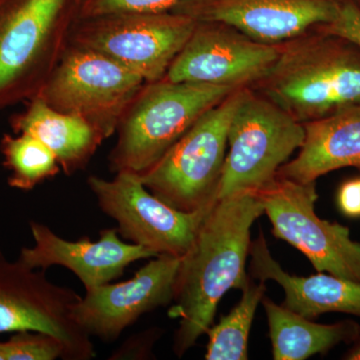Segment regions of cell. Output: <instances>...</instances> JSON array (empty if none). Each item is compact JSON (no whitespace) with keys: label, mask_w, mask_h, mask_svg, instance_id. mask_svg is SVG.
Segmentation results:
<instances>
[{"label":"cell","mask_w":360,"mask_h":360,"mask_svg":"<svg viewBox=\"0 0 360 360\" xmlns=\"http://www.w3.org/2000/svg\"><path fill=\"white\" fill-rule=\"evenodd\" d=\"M278 52L279 44L257 41L233 26L198 21L165 78L231 89L251 87L269 72Z\"/></svg>","instance_id":"12"},{"label":"cell","mask_w":360,"mask_h":360,"mask_svg":"<svg viewBox=\"0 0 360 360\" xmlns=\"http://www.w3.org/2000/svg\"><path fill=\"white\" fill-rule=\"evenodd\" d=\"M277 238L302 251L317 272L360 283V243L347 226L315 213L316 184L276 176L257 193Z\"/></svg>","instance_id":"9"},{"label":"cell","mask_w":360,"mask_h":360,"mask_svg":"<svg viewBox=\"0 0 360 360\" xmlns=\"http://www.w3.org/2000/svg\"><path fill=\"white\" fill-rule=\"evenodd\" d=\"M262 303L269 321L274 359H307L314 354H326L340 343L352 342L360 338L356 322L319 324L283 305L279 307L265 296Z\"/></svg>","instance_id":"19"},{"label":"cell","mask_w":360,"mask_h":360,"mask_svg":"<svg viewBox=\"0 0 360 360\" xmlns=\"http://www.w3.org/2000/svg\"><path fill=\"white\" fill-rule=\"evenodd\" d=\"M75 20V0H0V110L37 96Z\"/></svg>","instance_id":"3"},{"label":"cell","mask_w":360,"mask_h":360,"mask_svg":"<svg viewBox=\"0 0 360 360\" xmlns=\"http://www.w3.org/2000/svg\"><path fill=\"white\" fill-rule=\"evenodd\" d=\"M87 184L103 212L115 220L118 233L158 257H184L215 205L181 212L151 193L134 172H117L110 180L91 175Z\"/></svg>","instance_id":"10"},{"label":"cell","mask_w":360,"mask_h":360,"mask_svg":"<svg viewBox=\"0 0 360 360\" xmlns=\"http://www.w3.org/2000/svg\"><path fill=\"white\" fill-rule=\"evenodd\" d=\"M264 281L250 279L238 304L207 330L206 360L248 359V338L258 304L265 292Z\"/></svg>","instance_id":"20"},{"label":"cell","mask_w":360,"mask_h":360,"mask_svg":"<svg viewBox=\"0 0 360 360\" xmlns=\"http://www.w3.org/2000/svg\"><path fill=\"white\" fill-rule=\"evenodd\" d=\"M340 0H182L172 13L233 26L250 39L281 44L330 22Z\"/></svg>","instance_id":"14"},{"label":"cell","mask_w":360,"mask_h":360,"mask_svg":"<svg viewBox=\"0 0 360 360\" xmlns=\"http://www.w3.org/2000/svg\"><path fill=\"white\" fill-rule=\"evenodd\" d=\"M236 89L170 82L165 77L146 82L116 129L117 141L108 156L111 172H146L203 113Z\"/></svg>","instance_id":"4"},{"label":"cell","mask_w":360,"mask_h":360,"mask_svg":"<svg viewBox=\"0 0 360 360\" xmlns=\"http://www.w3.org/2000/svg\"><path fill=\"white\" fill-rule=\"evenodd\" d=\"M250 276L274 281L283 288V307L312 319L326 312L360 317V283L319 272L307 277L291 276L272 257L264 234L250 243Z\"/></svg>","instance_id":"16"},{"label":"cell","mask_w":360,"mask_h":360,"mask_svg":"<svg viewBox=\"0 0 360 360\" xmlns=\"http://www.w3.org/2000/svg\"><path fill=\"white\" fill-rule=\"evenodd\" d=\"M144 84L139 75L103 54L68 44L37 96L56 110L84 118L105 141L116 134Z\"/></svg>","instance_id":"8"},{"label":"cell","mask_w":360,"mask_h":360,"mask_svg":"<svg viewBox=\"0 0 360 360\" xmlns=\"http://www.w3.org/2000/svg\"><path fill=\"white\" fill-rule=\"evenodd\" d=\"M70 360L68 348L56 336L39 331H18L0 341V360Z\"/></svg>","instance_id":"22"},{"label":"cell","mask_w":360,"mask_h":360,"mask_svg":"<svg viewBox=\"0 0 360 360\" xmlns=\"http://www.w3.org/2000/svg\"><path fill=\"white\" fill-rule=\"evenodd\" d=\"M4 165L9 172L7 184L13 188L30 191L60 172L53 153L32 135L6 134L0 141Z\"/></svg>","instance_id":"21"},{"label":"cell","mask_w":360,"mask_h":360,"mask_svg":"<svg viewBox=\"0 0 360 360\" xmlns=\"http://www.w3.org/2000/svg\"><path fill=\"white\" fill-rule=\"evenodd\" d=\"M338 205L347 217H360V177L342 184L338 189Z\"/></svg>","instance_id":"25"},{"label":"cell","mask_w":360,"mask_h":360,"mask_svg":"<svg viewBox=\"0 0 360 360\" xmlns=\"http://www.w3.org/2000/svg\"><path fill=\"white\" fill-rule=\"evenodd\" d=\"M30 226L34 245L21 248L18 259L33 269L65 267L80 279L85 290L122 276L135 262L158 257L144 246L122 241L116 229H103L98 241L94 243L89 236L78 241L65 240L37 221H30Z\"/></svg>","instance_id":"15"},{"label":"cell","mask_w":360,"mask_h":360,"mask_svg":"<svg viewBox=\"0 0 360 360\" xmlns=\"http://www.w3.org/2000/svg\"><path fill=\"white\" fill-rule=\"evenodd\" d=\"M347 360H360V340L357 341L352 349H350L343 357Z\"/></svg>","instance_id":"26"},{"label":"cell","mask_w":360,"mask_h":360,"mask_svg":"<svg viewBox=\"0 0 360 360\" xmlns=\"http://www.w3.org/2000/svg\"><path fill=\"white\" fill-rule=\"evenodd\" d=\"M300 123L360 103V46L314 28L279 44L269 72L251 86Z\"/></svg>","instance_id":"2"},{"label":"cell","mask_w":360,"mask_h":360,"mask_svg":"<svg viewBox=\"0 0 360 360\" xmlns=\"http://www.w3.org/2000/svg\"><path fill=\"white\" fill-rule=\"evenodd\" d=\"M245 89L233 90L203 113L155 165L139 174L151 193L184 212L217 202L229 125Z\"/></svg>","instance_id":"5"},{"label":"cell","mask_w":360,"mask_h":360,"mask_svg":"<svg viewBox=\"0 0 360 360\" xmlns=\"http://www.w3.org/2000/svg\"><path fill=\"white\" fill-rule=\"evenodd\" d=\"M180 262L179 257L158 255L129 281L85 290L73 319L87 335L115 341L141 315L172 302Z\"/></svg>","instance_id":"13"},{"label":"cell","mask_w":360,"mask_h":360,"mask_svg":"<svg viewBox=\"0 0 360 360\" xmlns=\"http://www.w3.org/2000/svg\"><path fill=\"white\" fill-rule=\"evenodd\" d=\"M305 129L285 110L251 87H245L227 139L219 200L257 193L276 177L296 149Z\"/></svg>","instance_id":"6"},{"label":"cell","mask_w":360,"mask_h":360,"mask_svg":"<svg viewBox=\"0 0 360 360\" xmlns=\"http://www.w3.org/2000/svg\"><path fill=\"white\" fill-rule=\"evenodd\" d=\"M321 32L336 35L360 46V6L355 0H340L338 14L330 22L316 26Z\"/></svg>","instance_id":"24"},{"label":"cell","mask_w":360,"mask_h":360,"mask_svg":"<svg viewBox=\"0 0 360 360\" xmlns=\"http://www.w3.org/2000/svg\"><path fill=\"white\" fill-rule=\"evenodd\" d=\"M257 193L220 198L213 205L188 252L181 258L170 319H179L174 352L179 357L212 328L217 307L229 290L250 281L246 260L250 229L264 214Z\"/></svg>","instance_id":"1"},{"label":"cell","mask_w":360,"mask_h":360,"mask_svg":"<svg viewBox=\"0 0 360 360\" xmlns=\"http://www.w3.org/2000/svg\"><path fill=\"white\" fill-rule=\"evenodd\" d=\"M303 127L297 156L284 163L276 176L309 184L340 168L360 170V103Z\"/></svg>","instance_id":"17"},{"label":"cell","mask_w":360,"mask_h":360,"mask_svg":"<svg viewBox=\"0 0 360 360\" xmlns=\"http://www.w3.org/2000/svg\"><path fill=\"white\" fill-rule=\"evenodd\" d=\"M198 21L172 11L120 13L77 20L68 44L98 52L158 82L186 44Z\"/></svg>","instance_id":"7"},{"label":"cell","mask_w":360,"mask_h":360,"mask_svg":"<svg viewBox=\"0 0 360 360\" xmlns=\"http://www.w3.org/2000/svg\"><path fill=\"white\" fill-rule=\"evenodd\" d=\"M9 122L14 134L32 135L51 149L68 175L82 169L104 141L84 118L56 110L39 96L28 101Z\"/></svg>","instance_id":"18"},{"label":"cell","mask_w":360,"mask_h":360,"mask_svg":"<svg viewBox=\"0 0 360 360\" xmlns=\"http://www.w3.org/2000/svg\"><path fill=\"white\" fill-rule=\"evenodd\" d=\"M357 1H359V2H360V0H357Z\"/></svg>","instance_id":"27"},{"label":"cell","mask_w":360,"mask_h":360,"mask_svg":"<svg viewBox=\"0 0 360 360\" xmlns=\"http://www.w3.org/2000/svg\"><path fill=\"white\" fill-rule=\"evenodd\" d=\"M82 296L58 285L20 262H11L0 248V333L39 331L65 343L70 360L96 356L89 335L73 319Z\"/></svg>","instance_id":"11"},{"label":"cell","mask_w":360,"mask_h":360,"mask_svg":"<svg viewBox=\"0 0 360 360\" xmlns=\"http://www.w3.org/2000/svg\"><path fill=\"white\" fill-rule=\"evenodd\" d=\"M182 0H75L77 20L120 13L170 11Z\"/></svg>","instance_id":"23"}]
</instances>
